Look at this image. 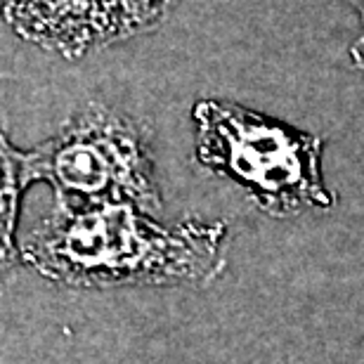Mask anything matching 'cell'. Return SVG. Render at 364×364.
Returning a JSON list of instances; mask_svg holds the SVG:
<instances>
[{
    "label": "cell",
    "mask_w": 364,
    "mask_h": 364,
    "mask_svg": "<svg viewBox=\"0 0 364 364\" xmlns=\"http://www.w3.org/2000/svg\"><path fill=\"white\" fill-rule=\"evenodd\" d=\"M225 237L223 220L164 225L128 203L53 206L19 251L36 272L71 289L206 287L228 267Z\"/></svg>",
    "instance_id": "cell-1"
},
{
    "label": "cell",
    "mask_w": 364,
    "mask_h": 364,
    "mask_svg": "<svg viewBox=\"0 0 364 364\" xmlns=\"http://www.w3.org/2000/svg\"><path fill=\"white\" fill-rule=\"evenodd\" d=\"M192 121L196 161L244 189L265 215L287 220L336 206L324 180V137L208 97L194 105Z\"/></svg>",
    "instance_id": "cell-2"
},
{
    "label": "cell",
    "mask_w": 364,
    "mask_h": 364,
    "mask_svg": "<svg viewBox=\"0 0 364 364\" xmlns=\"http://www.w3.org/2000/svg\"><path fill=\"white\" fill-rule=\"evenodd\" d=\"M26 182H46L57 208L128 203L149 215L164 210L154 154L140 123L105 105H88L50 140L24 151Z\"/></svg>",
    "instance_id": "cell-3"
},
{
    "label": "cell",
    "mask_w": 364,
    "mask_h": 364,
    "mask_svg": "<svg viewBox=\"0 0 364 364\" xmlns=\"http://www.w3.org/2000/svg\"><path fill=\"white\" fill-rule=\"evenodd\" d=\"M26 187L24 151L10 142L5 121L0 119V291L10 284L21 258L17 246V220L21 194Z\"/></svg>",
    "instance_id": "cell-4"
},
{
    "label": "cell",
    "mask_w": 364,
    "mask_h": 364,
    "mask_svg": "<svg viewBox=\"0 0 364 364\" xmlns=\"http://www.w3.org/2000/svg\"><path fill=\"white\" fill-rule=\"evenodd\" d=\"M341 3H346L350 7L355 19H358L360 33L350 46V62L360 74H364V0H341Z\"/></svg>",
    "instance_id": "cell-5"
}]
</instances>
